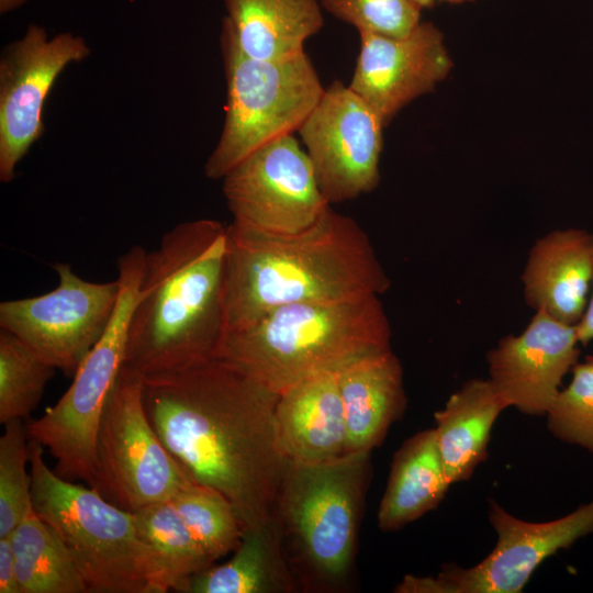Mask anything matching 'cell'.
<instances>
[{
	"label": "cell",
	"mask_w": 593,
	"mask_h": 593,
	"mask_svg": "<svg viewBox=\"0 0 593 593\" xmlns=\"http://www.w3.org/2000/svg\"><path fill=\"white\" fill-rule=\"evenodd\" d=\"M320 3L358 33L404 36L421 22L422 8L413 0H320Z\"/></svg>",
	"instance_id": "obj_30"
},
{
	"label": "cell",
	"mask_w": 593,
	"mask_h": 593,
	"mask_svg": "<svg viewBox=\"0 0 593 593\" xmlns=\"http://www.w3.org/2000/svg\"><path fill=\"white\" fill-rule=\"evenodd\" d=\"M435 1H445V2H449V3H460V2H463V1H471V0H432L433 3Z\"/></svg>",
	"instance_id": "obj_35"
},
{
	"label": "cell",
	"mask_w": 593,
	"mask_h": 593,
	"mask_svg": "<svg viewBox=\"0 0 593 593\" xmlns=\"http://www.w3.org/2000/svg\"><path fill=\"white\" fill-rule=\"evenodd\" d=\"M415 1L422 9L428 8L433 4L432 0H413Z\"/></svg>",
	"instance_id": "obj_34"
},
{
	"label": "cell",
	"mask_w": 593,
	"mask_h": 593,
	"mask_svg": "<svg viewBox=\"0 0 593 593\" xmlns=\"http://www.w3.org/2000/svg\"><path fill=\"white\" fill-rule=\"evenodd\" d=\"M0 593H20L15 559L8 536L0 538Z\"/></svg>",
	"instance_id": "obj_31"
},
{
	"label": "cell",
	"mask_w": 593,
	"mask_h": 593,
	"mask_svg": "<svg viewBox=\"0 0 593 593\" xmlns=\"http://www.w3.org/2000/svg\"><path fill=\"white\" fill-rule=\"evenodd\" d=\"M278 396L217 356L143 377L144 407L164 446L190 481L228 499L244 528L273 518L288 465Z\"/></svg>",
	"instance_id": "obj_1"
},
{
	"label": "cell",
	"mask_w": 593,
	"mask_h": 593,
	"mask_svg": "<svg viewBox=\"0 0 593 593\" xmlns=\"http://www.w3.org/2000/svg\"><path fill=\"white\" fill-rule=\"evenodd\" d=\"M489 522L496 533L494 549L479 563H446L436 577L406 575L400 593H519L548 557L593 534V501L545 523L522 521L489 501Z\"/></svg>",
	"instance_id": "obj_10"
},
{
	"label": "cell",
	"mask_w": 593,
	"mask_h": 593,
	"mask_svg": "<svg viewBox=\"0 0 593 593\" xmlns=\"http://www.w3.org/2000/svg\"><path fill=\"white\" fill-rule=\"evenodd\" d=\"M147 251L132 246L118 260L120 293L101 338L82 360L59 401L26 425L29 438L48 448L61 478L92 485L96 438L105 400L124 363L127 329L137 301Z\"/></svg>",
	"instance_id": "obj_8"
},
{
	"label": "cell",
	"mask_w": 593,
	"mask_h": 593,
	"mask_svg": "<svg viewBox=\"0 0 593 593\" xmlns=\"http://www.w3.org/2000/svg\"><path fill=\"white\" fill-rule=\"evenodd\" d=\"M57 287L42 295L0 303V328L10 332L67 377L74 378L101 338L116 307L120 284L91 282L56 262Z\"/></svg>",
	"instance_id": "obj_11"
},
{
	"label": "cell",
	"mask_w": 593,
	"mask_h": 593,
	"mask_svg": "<svg viewBox=\"0 0 593 593\" xmlns=\"http://www.w3.org/2000/svg\"><path fill=\"white\" fill-rule=\"evenodd\" d=\"M29 0H0V13L8 14L24 5Z\"/></svg>",
	"instance_id": "obj_33"
},
{
	"label": "cell",
	"mask_w": 593,
	"mask_h": 593,
	"mask_svg": "<svg viewBox=\"0 0 593 593\" xmlns=\"http://www.w3.org/2000/svg\"><path fill=\"white\" fill-rule=\"evenodd\" d=\"M222 25L249 57L277 60L298 56L324 24L320 0H223Z\"/></svg>",
	"instance_id": "obj_20"
},
{
	"label": "cell",
	"mask_w": 593,
	"mask_h": 593,
	"mask_svg": "<svg viewBox=\"0 0 593 593\" xmlns=\"http://www.w3.org/2000/svg\"><path fill=\"white\" fill-rule=\"evenodd\" d=\"M56 368L8 331H0V423L26 417Z\"/></svg>",
	"instance_id": "obj_27"
},
{
	"label": "cell",
	"mask_w": 593,
	"mask_h": 593,
	"mask_svg": "<svg viewBox=\"0 0 593 593\" xmlns=\"http://www.w3.org/2000/svg\"><path fill=\"white\" fill-rule=\"evenodd\" d=\"M389 287L368 235L331 205L293 234L266 233L235 221L226 225L225 333L284 305L380 295Z\"/></svg>",
	"instance_id": "obj_2"
},
{
	"label": "cell",
	"mask_w": 593,
	"mask_h": 593,
	"mask_svg": "<svg viewBox=\"0 0 593 593\" xmlns=\"http://www.w3.org/2000/svg\"><path fill=\"white\" fill-rule=\"evenodd\" d=\"M505 409L489 379H471L435 413L437 446L451 484L469 480L486 459L492 427Z\"/></svg>",
	"instance_id": "obj_21"
},
{
	"label": "cell",
	"mask_w": 593,
	"mask_h": 593,
	"mask_svg": "<svg viewBox=\"0 0 593 593\" xmlns=\"http://www.w3.org/2000/svg\"><path fill=\"white\" fill-rule=\"evenodd\" d=\"M449 482L434 428L406 439L393 456L378 511V526L394 532L436 508Z\"/></svg>",
	"instance_id": "obj_22"
},
{
	"label": "cell",
	"mask_w": 593,
	"mask_h": 593,
	"mask_svg": "<svg viewBox=\"0 0 593 593\" xmlns=\"http://www.w3.org/2000/svg\"><path fill=\"white\" fill-rule=\"evenodd\" d=\"M275 416L279 448L288 461L322 463L348 454L336 372L310 376L281 392Z\"/></svg>",
	"instance_id": "obj_17"
},
{
	"label": "cell",
	"mask_w": 593,
	"mask_h": 593,
	"mask_svg": "<svg viewBox=\"0 0 593 593\" xmlns=\"http://www.w3.org/2000/svg\"><path fill=\"white\" fill-rule=\"evenodd\" d=\"M390 340L379 295H365L275 309L248 326L226 332L214 356L280 394L310 376L336 372L391 349Z\"/></svg>",
	"instance_id": "obj_4"
},
{
	"label": "cell",
	"mask_w": 593,
	"mask_h": 593,
	"mask_svg": "<svg viewBox=\"0 0 593 593\" xmlns=\"http://www.w3.org/2000/svg\"><path fill=\"white\" fill-rule=\"evenodd\" d=\"M570 384L560 390L547 412V426L557 439L593 455V355L577 362Z\"/></svg>",
	"instance_id": "obj_29"
},
{
	"label": "cell",
	"mask_w": 593,
	"mask_h": 593,
	"mask_svg": "<svg viewBox=\"0 0 593 593\" xmlns=\"http://www.w3.org/2000/svg\"><path fill=\"white\" fill-rule=\"evenodd\" d=\"M232 558L195 574L187 593H290L298 590L273 518L244 528Z\"/></svg>",
	"instance_id": "obj_23"
},
{
	"label": "cell",
	"mask_w": 593,
	"mask_h": 593,
	"mask_svg": "<svg viewBox=\"0 0 593 593\" xmlns=\"http://www.w3.org/2000/svg\"><path fill=\"white\" fill-rule=\"evenodd\" d=\"M384 127L349 86L336 80L325 88L298 132L328 204L378 186Z\"/></svg>",
	"instance_id": "obj_14"
},
{
	"label": "cell",
	"mask_w": 593,
	"mask_h": 593,
	"mask_svg": "<svg viewBox=\"0 0 593 593\" xmlns=\"http://www.w3.org/2000/svg\"><path fill=\"white\" fill-rule=\"evenodd\" d=\"M370 452L322 463L288 461L273 521L298 589L338 591L354 564Z\"/></svg>",
	"instance_id": "obj_5"
},
{
	"label": "cell",
	"mask_w": 593,
	"mask_h": 593,
	"mask_svg": "<svg viewBox=\"0 0 593 593\" xmlns=\"http://www.w3.org/2000/svg\"><path fill=\"white\" fill-rule=\"evenodd\" d=\"M348 454L370 452L403 414V370L392 349L361 357L336 371Z\"/></svg>",
	"instance_id": "obj_19"
},
{
	"label": "cell",
	"mask_w": 593,
	"mask_h": 593,
	"mask_svg": "<svg viewBox=\"0 0 593 593\" xmlns=\"http://www.w3.org/2000/svg\"><path fill=\"white\" fill-rule=\"evenodd\" d=\"M8 537L20 593H87L59 538L34 508Z\"/></svg>",
	"instance_id": "obj_24"
},
{
	"label": "cell",
	"mask_w": 593,
	"mask_h": 593,
	"mask_svg": "<svg viewBox=\"0 0 593 593\" xmlns=\"http://www.w3.org/2000/svg\"><path fill=\"white\" fill-rule=\"evenodd\" d=\"M225 246L226 225L199 219L174 226L147 251L123 368L143 378L214 356L225 333Z\"/></svg>",
	"instance_id": "obj_3"
},
{
	"label": "cell",
	"mask_w": 593,
	"mask_h": 593,
	"mask_svg": "<svg viewBox=\"0 0 593 593\" xmlns=\"http://www.w3.org/2000/svg\"><path fill=\"white\" fill-rule=\"evenodd\" d=\"M34 512L57 535L87 593H165L155 553L141 538L132 512L96 489L49 469L43 446L29 438Z\"/></svg>",
	"instance_id": "obj_6"
},
{
	"label": "cell",
	"mask_w": 593,
	"mask_h": 593,
	"mask_svg": "<svg viewBox=\"0 0 593 593\" xmlns=\"http://www.w3.org/2000/svg\"><path fill=\"white\" fill-rule=\"evenodd\" d=\"M222 181L233 221L266 233L301 232L331 205L294 134L256 149Z\"/></svg>",
	"instance_id": "obj_12"
},
{
	"label": "cell",
	"mask_w": 593,
	"mask_h": 593,
	"mask_svg": "<svg viewBox=\"0 0 593 593\" xmlns=\"http://www.w3.org/2000/svg\"><path fill=\"white\" fill-rule=\"evenodd\" d=\"M169 501L214 562L237 548L244 527L233 504L223 493L190 482Z\"/></svg>",
	"instance_id": "obj_26"
},
{
	"label": "cell",
	"mask_w": 593,
	"mask_h": 593,
	"mask_svg": "<svg viewBox=\"0 0 593 593\" xmlns=\"http://www.w3.org/2000/svg\"><path fill=\"white\" fill-rule=\"evenodd\" d=\"M575 325L536 311L519 335H507L488 353L490 382L506 407L547 414L563 377L578 362Z\"/></svg>",
	"instance_id": "obj_16"
},
{
	"label": "cell",
	"mask_w": 593,
	"mask_h": 593,
	"mask_svg": "<svg viewBox=\"0 0 593 593\" xmlns=\"http://www.w3.org/2000/svg\"><path fill=\"white\" fill-rule=\"evenodd\" d=\"M190 482L146 414L143 378L122 367L99 419L91 488L133 513L169 501Z\"/></svg>",
	"instance_id": "obj_9"
},
{
	"label": "cell",
	"mask_w": 593,
	"mask_h": 593,
	"mask_svg": "<svg viewBox=\"0 0 593 593\" xmlns=\"http://www.w3.org/2000/svg\"><path fill=\"white\" fill-rule=\"evenodd\" d=\"M526 303L577 325L593 281V237L579 228L558 230L535 242L522 275Z\"/></svg>",
	"instance_id": "obj_18"
},
{
	"label": "cell",
	"mask_w": 593,
	"mask_h": 593,
	"mask_svg": "<svg viewBox=\"0 0 593 593\" xmlns=\"http://www.w3.org/2000/svg\"><path fill=\"white\" fill-rule=\"evenodd\" d=\"M221 51L227 87L220 138L205 161L209 179H223L261 146L294 134L325 88L306 55L261 60L247 56L222 25Z\"/></svg>",
	"instance_id": "obj_7"
},
{
	"label": "cell",
	"mask_w": 593,
	"mask_h": 593,
	"mask_svg": "<svg viewBox=\"0 0 593 593\" xmlns=\"http://www.w3.org/2000/svg\"><path fill=\"white\" fill-rule=\"evenodd\" d=\"M593 237V234H592ZM577 327V335L578 340L582 345L589 344L591 340H593V281H592V294L590 298V301L588 302L586 310L580 320V322L575 325Z\"/></svg>",
	"instance_id": "obj_32"
},
{
	"label": "cell",
	"mask_w": 593,
	"mask_h": 593,
	"mask_svg": "<svg viewBox=\"0 0 593 593\" xmlns=\"http://www.w3.org/2000/svg\"><path fill=\"white\" fill-rule=\"evenodd\" d=\"M90 55L86 40L71 32L48 36L38 24L9 43L0 56V181L8 183L44 131L43 109L56 79Z\"/></svg>",
	"instance_id": "obj_13"
},
{
	"label": "cell",
	"mask_w": 593,
	"mask_h": 593,
	"mask_svg": "<svg viewBox=\"0 0 593 593\" xmlns=\"http://www.w3.org/2000/svg\"><path fill=\"white\" fill-rule=\"evenodd\" d=\"M27 427L21 418L4 424L0 438V538L33 511L29 460Z\"/></svg>",
	"instance_id": "obj_28"
},
{
	"label": "cell",
	"mask_w": 593,
	"mask_h": 593,
	"mask_svg": "<svg viewBox=\"0 0 593 593\" xmlns=\"http://www.w3.org/2000/svg\"><path fill=\"white\" fill-rule=\"evenodd\" d=\"M360 51L348 85L387 126L416 98L432 92L452 68L443 33L419 22L404 36L359 33Z\"/></svg>",
	"instance_id": "obj_15"
},
{
	"label": "cell",
	"mask_w": 593,
	"mask_h": 593,
	"mask_svg": "<svg viewBox=\"0 0 593 593\" xmlns=\"http://www.w3.org/2000/svg\"><path fill=\"white\" fill-rule=\"evenodd\" d=\"M133 515L141 538L156 556L167 592H187L190 580L214 564L170 501Z\"/></svg>",
	"instance_id": "obj_25"
}]
</instances>
